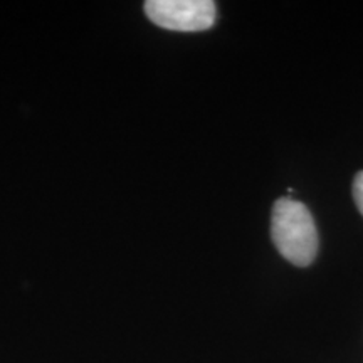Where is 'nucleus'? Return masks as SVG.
Returning a JSON list of instances; mask_svg holds the SVG:
<instances>
[{"label": "nucleus", "mask_w": 363, "mask_h": 363, "mask_svg": "<svg viewBox=\"0 0 363 363\" xmlns=\"http://www.w3.org/2000/svg\"><path fill=\"white\" fill-rule=\"evenodd\" d=\"M272 242L291 264L305 267L315 261L318 230L305 203L291 197L276 201L271 216Z\"/></svg>", "instance_id": "nucleus-1"}, {"label": "nucleus", "mask_w": 363, "mask_h": 363, "mask_svg": "<svg viewBox=\"0 0 363 363\" xmlns=\"http://www.w3.org/2000/svg\"><path fill=\"white\" fill-rule=\"evenodd\" d=\"M145 13L163 29L201 33L216 24L217 9L211 0H148Z\"/></svg>", "instance_id": "nucleus-2"}, {"label": "nucleus", "mask_w": 363, "mask_h": 363, "mask_svg": "<svg viewBox=\"0 0 363 363\" xmlns=\"http://www.w3.org/2000/svg\"><path fill=\"white\" fill-rule=\"evenodd\" d=\"M353 199L355 203L363 216V172H358L355 180H353Z\"/></svg>", "instance_id": "nucleus-3"}]
</instances>
